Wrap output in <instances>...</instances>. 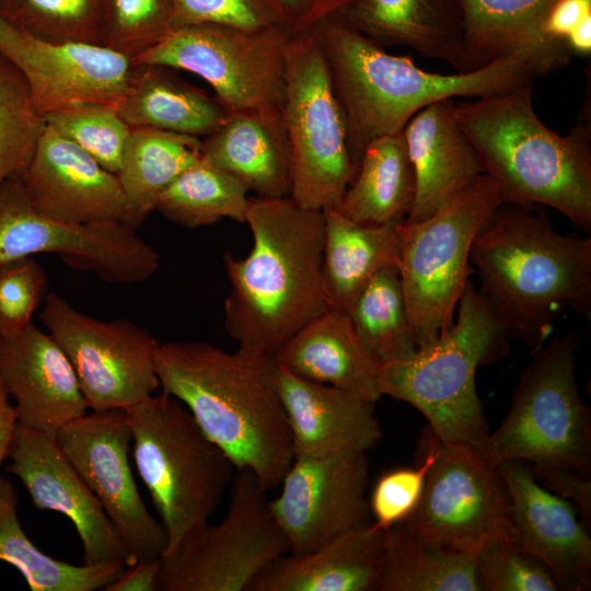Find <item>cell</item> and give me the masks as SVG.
I'll return each instance as SVG.
<instances>
[{
    "instance_id": "cell-17",
    "label": "cell",
    "mask_w": 591,
    "mask_h": 591,
    "mask_svg": "<svg viewBox=\"0 0 591 591\" xmlns=\"http://www.w3.org/2000/svg\"><path fill=\"white\" fill-rule=\"evenodd\" d=\"M55 438L136 561L160 558L167 537L142 500L130 468L127 410H92L63 426Z\"/></svg>"
},
{
    "instance_id": "cell-47",
    "label": "cell",
    "mask_w": 591,
    "mask_h": 591,
    "mask_svg": "<svg viewBox=\"0 0 591 591\" xmlns=\"http://www.w3.org/2000/svg\"><path fill=\"white\" fill-rule=\"evenodd\" d=\"M280 9L286 28L291 33L313 30L334 16L344 0H274Z\"/></svg>"
},
{
    "instance_id": "cell-25",
    "label": "cell",
    "mask_w": 591,
    "mask_h": 591,
    "mask_svg": "<svg viewBox=\"0 0 591 591\" xmlns=\"http://www.w3.org/2000/svg\"><path fill=\"white\" fill-rule=\"evenodd\" d=\"M334 16L381 47L412 48L457 73L478 69L464 44L460 0H344Z\"/></svg>"
},
{
    "instance_id": "cell-5",
    "label": "cell",
    "mask_w": 591,
    "mask_h": 591,
    "mask_svg": "<svg viewBox=\"0 0 591 591\" xmlns=\"http://www.w3.org/2000/svg\"><path fill=\"white\" fill-rule=\"evenodd\" d=\"M343 107L354 170L375 138L403 131L426 106L445 99H477L534 80L520 63L496 61L465 73L443 74L418 67L370 40L341 19L314 27Z\"/></svg>"
},
{
    "instance_id": "cell-39",
    "label": "cell",
    "mask_w": 591,
    "mask_h": 591,
    "mask_svg": "<svg viewBox=\"0 0 591 591\" xmlns=\"http://www.w3.org/2000/svg\"><path fill=\"white\" fill-rule=\"evenodd\" d=\"M44 128L22 74L0 54V185L24 171Z\"/></svg>"
},
{
    "instance_id": "cell-24",
    "label": "cell",
    "mask_w": 591,
    "mask_h": 591,
    "mask_svg": "<svg viewBox=\"0 0 591 591\" xmlns=\"http://www.w3.org/2000/svg\"><path fill=\"white\" fill-rule=\"evenodd\" d=\"M464 44L476 68L503 60L535 78L566 67L572 57L564 42L545 32L556 0H460Z\"/></svg>"
},
{
    "instance_id": "cell-13",
    "label": "cell",
    "mask_w": 591,
    "mask_h": 591,
    "mask_svg": "<svg viewBox=\"0 0 591 591\" xmlns=\"http://www.w3.org/2000/svg\"><path fill=\"white\" fill-rule=\"evenodd\" d=\"M402 522L429 543L468 555L517 540L498 466L474 447L438 439L419 502Z\"/></svg>"
},
{
    "instance_id": "cell-9",
    "label": "cell",
    "mask_w": 591,
    "mask_h": 591,
    "mask_svg": "<svg viewBox=\"0 0 591 591\" xmlns=\"http://www.w3.org/2000/svg\"><path fill=\"white\" fill-rule=\"evenodd\" d=\"M503 201L498 184L484 173L430 217L397 225L398 275L417 348L452 327L470 279L473 240Z\"/></svg>"
},
{
    "instance_id": "cell-36",
    "label": "cell",
    "mask_w": 591,
    "mask_h": 591,
    "mask_svg": "<svg viewBox=\"0 0 591 591\" xmlns=\"http://www.w3.org/2000/svg\"><path fill=\"white\" fill-rule=\"evenodd\" d=\"M248 192L235 176L200 158L161 193L154 210L188 229L223 218L245 222Z\"/></svg>"
},
{
    "instance_id": "cell-16",
    "label": "cell",
    "mask_w": 591,
    "mask_h": 591,
    "mask_svg": "<svg viewBox=\"0 0 591 591\" xmlns=\"http://www.w3.org/2000/svg\"><path fill=\"white\" fill-rule=\"evenodd\" d=\"M367 453L341 450L293 457L279 484V494L268 499L290 554L312 552L373 523L367 498Z\"/></svg>"
},
{
    "instance_id": "cell-19",
    "label": "cell",
    "mask_w": 591,
    "mask_h": 591,
    "mask_svg": "<svg viewBox=\"0 0 591 591\" xmlns=\"http://www.w3.org/2000/svg\"><path fill=\"white\" fill-rule=\"evenodd\" d=\"M7 467L26 488L33 505L67 517L76 528L84 564L136 559L123 542L102 505L59 448L55 436L16 422Z\"/></svg>"
},
{
    "instance_id": "cell-37",
    "label": "cell",
    "mask_w": 591,
    "mask_h": 591,
    "mask_svg": "<svg viewBox=\"0 0 591 591\" xmlns=\"http://www.w3.org/2000/svg\"><path fill=\"white\" fill-rule=\"evenodd\" d=\"M346 314L363 346L382 364L407 359L416 352L398 268L378 271Z\"/></svg>"
},
{
    "instance_id": "cell-10",
    "label": "cell",
    "mask_w": 591,
    "mask_h": 591,
    "mask_svg": "<svg viewBox=\"0 0 591 591\" xmlns=\"http://www.w3.org/2000/svg\"><path fill=\"white\" fill-rule=\"evenodd\" d=\"M281 117L291 154L290 197L305 209H336L355 170L345 114L314 28L291 34Z\"/></svg>"
},
{
    "instance_id": "cell-12",
    "label": "cell",
    "mask_w": 591,
    "mask_h": 591,
    "mask_svg": "<svg viewBox=\"0 0 591 591\" xmlns=\"http://www.w3.org/2000/svg\"><path fill=\"white\" fill-rule=\"evenodd\" d=\"M229 490L218 523H205L160 557L158 591H250L269 564L289 553L256 477L235 471Z\"/></svg>"
},
{
    "instance_id": "cell-26",
    "label": "cell",
    "mask_w": 591,
    "mask_h": 591,
    "mask_svg": "<svg viewBox=\"0 0 591 591\" xmlns=\"http://www.w3.org/2000/svg\"><path fill=\"white\" fill-rule=\"evenodd\" d=\"M453 99L434 102L403 129L416 177V195L406 222L421 221L485 173L480 158L454 116Z\"/></svg>"
},
{
    "instance_id": "cell-27",
    "label": "cell",
    "mask_w": 591,
    "mask_h": 591,
    "mask_svg": "<svg viewBox=\"0 0 591 591\" xmlns=\"http://www.w3.org/2000/svg\"><path fill=\"white\" fill-rule=\"evenodd\" d=\"M274 361L300 378L376 403L382 363L363 346L345 312L328 309L294 334Z\"/></svg>"
},
{
    "instance_id": "cell-22",
    "label": "cell",
    "mask_w": 591,
    "mask_h": 591,
    "mask_svg": "<svg viewBox=\"0 0 591 591\" xmlns=\"http://www.w3.org/2000/svg\"><path fill=\"white\" fill-rule=\"evenodd\" d=\"M0 381L15 401L18 424L33 430L56 436L89 409L68 356L33 323L0 336Z\"/></svg>"
},
{
    "instance_id": "cell-18",
    "label": "cell",
    "mask_w": 591,
    "mask_h": 591,
    "mask_svg": "<svg viewBox=\"0 0 591 591\" xmlns=\"http://www.w3.org/2000/svg\"><path fill=\"white\" fill-rule=\"evenodd\" d=\"M0 54L22 74L43 117L77 104L117 105L136 69L131 57L104 45L42 39L1 18Z\"/></svg>"
},
{
    "instance_id": "cell-7",
    "label": "cell",
    "mask_w": 591,
    "mask_h": 591,
    "mask_svg": "<svg viewBox=\"0 0 591 591\" xmlns=\"http://www.w3.org/2000/svg\"><path fill=\"white\" fill-rule=\"evenodd\" d=\"M126 410L138 474L166 533L164 556L210 521L235 467L178 399L153 394Z\"/></svg>"
},
{
    "instance_id": "cell-14",
    "label": "cell",
    "mask_w": 591,
    "mask_h": 591,
    "mask_svg": "<svg viewBox=\"0 0 591 591\" xmlns=\"http://www.w3.org/2000/svg\"><path fill=\"white\" fill-rule=\"evenodd\" d=\"M39 317L71 361L91 410L127 409L160 387V343L146 328L126 318H94L55 292L47 293Z\"/></svg>"
},
{
    "instance_id": "cell-31",
    "label": "cell",
    "mask_w": 591,
    "mask_h": 591,
    "mask_svg": "<svg viewBox=\"0 0 591 591\" xmlns=\"http://www.w3.org/2000/svg\"><path fill=\"white\" fill-rule=\"evenodd\" d=\"M130 127L207 136L229 116L216 97L170 74L165 67L136 65L129 88L117 104Z\"/></svg>"
},
{
    "instance_id": "cell-3",
    "label": "cell",
    "mask_w": 591,
    "mask_h": 591,
    "mask_svg": "<svg viewBox=\"0 0 591 591\" xmlns=\"http://www.w3.org/2000/svg\"><path fill=\"white\" fill-rule=\"evenodd\" d=\"M155 366L162 393L186 406L235 471L251 472L267 493L276 489L294 455L274 360L167 341L159 344Z\"/></svg>"
},
{
    "instance_id": "cell-23",
    "label": "cell",
    "mask_w": 591,
    "mask_h": 591,
    "mask_svg": "<svg viewBox=\"0 0 591 591\" xmlns=\"http://www.w3.org/2000/svg\"><path fill=\"white\" fill-rule=\"evenodd\" d=\"M273 378L294 456H321L341 450L368 452L380 442L382 431L374 403L294 375L275 361Z\"/></svg>"
},
{
    "instance_id": "cell-44",
    "label": "cell",
    "mask_w": 591,
    "mask_h": 591,
    "mask_svg": "<svg viewBox=\"0 0 591 591\" xmlns=\"http://www.w3.org/2000/svg\"><path fill=\"white\" fill-rule=\"evenodd\" d=\"M436 440L429 430L425 440V455L417 467L393 470L378 479L369 499L371 517L376 526L385 530L404 521L414 511L434 457Z\"/></svg>"
},
{
    "instance_id": "cell-1",
    "label": "cell",
    "mask_w": 591,
    "mask_h": 591,
    "mask_svg": "<svg viewBox=\"0 0 591 591\" xmlns=\"http://www.w3.org/2000/svg\"><path fill=\"white\" fill-rule=\"evenodd\" d=\"M253 247L223 254L231 283L224 327L237 350L274 360L304 325L327 311L323 283V211L290 196L250 199L245 217Z\"/></svg>"
},
{
    "instance_id": "cell-11",
    "label": "cell",
    "mask_w": 591,
    "mask_h": 591,
    "mask_svg": "<svg viewBox=\"0 0 591 591\" xmlns=\"http://www.w3.org/2000/svg\"><path fill=\"white\" fill-rule=\"evenodd\" d=\"M290 37L283 26L192 24L173 28L132 59L135 65L197 74L208 82L229 114L281 113Z\"/></svg>"
},
{
    "instance_id": "cell-8",
    "label": "cell",
    "mask_w": 591,
    "mask_h": 591,
    "mask_svg": "<svg viewBox=\"0 0 591 591\" xmlns=\"http://www.w3.org/2000/svg\"><path fill=\"white\" fill-rule=\"evenodd\" d=\"M581 337L567 333L535 349L520 372L509 409L490 432L493 462L520 461L534 475L591 477V417L576 378Z\"/></svg>"
},
{
    "instance_id": "cell-34",
    "label": "cell",
    "mask_w": 591,
    "mask_h": 591,
    "mask_svg": "<svg viewBox=\"0 0 591 591\" xmlns=\"http://www.w3.org/2000/svg\"><path fill=\"white\" fill-rule=\"evenodd\" d=\"M18 499L14 485L0 476V561L18 569L32 591L104 590L126 568L117 563L78 566L44 554L19 522Z\"/></svg>"
},
{
    "instance_id": "cell-20",
    "label": "cell",
    "mask_w": 591,
    "mask_h": 591,
    "mask_svg": "<svg viewBox=\"0 0 591 591\" xmlns=\"http://www.w3.org/2000/svg\"><path fill=\"white\" fill-rule=\"evenodd\" d=\"M35 208L71 224L124 223L138 228L117 174L45 124L19 175Z\"/></svg>"
},
{
    "instance_id": "cell-38",
    "label": "cell",
    "mask_w": 591,
    "mask_h": 591,
    "mask_svg": "<svg viewBox=\"0 0 591 591\" xmlns=\"http://www.w3.org/2000/svg\"><path fill=\"white\" fill-rule=\"evenodd\" d=\"M102 4L103 0H0V18L42 39L101 44Z\"/></svg>"
},
{
    "instance_id": "cell-21",
    "label": "cell",
    "mask_w": 591,
    "mask_h": 591,
    "mask_svg": "<svg viewBox=\"0 0 591 591\" xmlns=\"http://www.w3.org/2000/svg\"><path fill=\"white\" fill-rule=\"evenodd\" d=\"M517 540L551 572L559 591L591 589V532L573 505L552 493L520 461L498 464Z\"/></svg>"
},
{
    "instance_id": "cell-41",
    "label": "cell",
    "mask_w": 591,
    "mask_h": 591,
    "mask_svg": "<svg viewBox=\"0 0 591 591\" xmlns=\"http://www.w3.org/2000/svg\"><path fill=\"white\" fill-rule=\"evenodd\" d=\"M169 0H103L101 44L135 58L172 30Z\"/></svg>"
},
{
    "instance_id": "cell-32",
    "label": "cell",
    "mask_w": 591,
    "mask_h": 591,
    "mask_svg": "<svg viewBox=\"0 0 591 591\" xmlns=\"http://www.w3.org/2000/svg\"><path fill=\"white\" fill-rule=\"evenodd\" d=\"M415 195V172L402 131L364 147L336 210L358 223L397 225L406 220Z\"/></svg>"
},
{
    "instance_id": "cell-33",
    "label": "cell",
    "mask_w": 591,
    "mask_h": 591,
    "mask_svg": "<svg viewBox=\"0 0 591 591\" xmlns=\"http://www.w3.org/2000/svg\"><path fill=\"white\" fill-rule=\"evenodd\" d=\"M376 591H480L474 555L421 538L403 522L384 530Z\"/></svg>"
},
{
    "instance_id": "cell-28",
    "label": "cell",
    "mask_w": 591,
    "mask_h": 591,
    "mask_svg": "<svg viewBox=\"0 0 591 591\" xmlns=\"http://www.w3.org/2000/svg\"><path fill=\"white\" fill-rule=\"evenodd\" d=\"M384 530L374 523L269 564L250 591H376Z\"/></svg>"
},
{
    "instance_id": "cell-45",
    "label": "cell",
    "mask_w": 591,
    "mask_h": 591,
    "mask_svg": "<svg viewBox=\"0 0 591 591\" xmlns=\"http://www.w3.org/2000/svg\"><path fill=\"white\" fill-rule=\"evenodd\" d=\"M174 28L212 23L242 28L283 26L274 0H169Z\"/></svg>"
},
{
    "instance_id": "cell-6",
    "label": "cell",
    "mask_w": 591,
    "mask_h": 591,
    "mask_svg": "<svg viewBox=\"0 0 591 591\" xmlns=\"http://www.w3.org/2000/svg\"><path fill=\"white\" fill-rule=\"evenodd\" d=\"M457 305L456 321L433 343L382 364L381 392L414 406L441 442L474 447L493 462L475 376L507 355L509 336L471 279Z\"/></svg>"
},
{
    "instance_id": "cell-50",
    "label": "cell",
    "mask_w": 591,
    "mask_h": 591,
    "mask_svg": "<svg viewBox=\"0 0 591 591\" xmlns=\"http://www.w3.org/2000/svg\"><path fill=\"white\" fill-rule=\"evenodd\" d=\"M16 422L14 406L0 381V465L9 455Z\"/></svg>"
},
{
    "instance_id": "cell-35",
    "label": "cell",
    "mask_w": 591,
    "mask_h": 591,
    "mask_svg": "<svg viewBox=\"0 0 591 591\" xmlns=\"http://www.w3.org/2000/svg\"><path fill=\"white\" fill-rule=\"evenodd\" d=\"M200 158L198 137L131 127L117 176L141 222L154 210L161 193Z\"/></svg>"
},
{
    "instance_id": "cell-51",
    "label": "cell",
    "mask_w": 591,
    "mask_h": 591,
    "mask_svg": "<svg viewBox=\"0 0 591 591\" xmlns=\"http://www.w3.org/2000/svg\"><path fill=\"white\" fill-rule=\"evenodd\" d=\"M570 53L589 56L591 53V14L582 19L564 38Z\"/></svg>"
},
{
    "instance_id": "cell-30",
    "label": "cell",
    "mask_w": 591,
    "mask_h": 591,
    "mask_svg": "<svg viewBox=\"0 0 591 591\" xmlns=\"http://www.w3.org/2000/svg\"><path fill=\"white\" fill-rule=\"evenodd\" d=\"M323 283L328 308L347 312L381 269L399 265L397 225L355 222L333 208L323 210Z\"/></svg>"
},
{
    "instance_id": "cell-43",
    "label": "cell",
    "mask_w": 591,
    "mask_h": 591,
    "mask_svg": "<svg viewBox=\"0 0 591 591\" xmlns=\"http://www.w3.org/2000/svg\"><path fill=\"white\" fill-rule=\"evenodd\" d=\"M47 296V276L32 257L0 263V336L18 333L33 322Z\"/></svg>"
},
{
    "instance_id": "cell-4",
    "label": "cell",
    "mask_w": 591,
    "mask_h": 591,
    "mask_svg": "<svg viewBox=\"0 0 591 591\" xmlns=\"http://www.w3.org/2000/svg\"><path fill=\"white\" fill-rule=\"evenodd\" d=\"M533 86L530 80L498 94L455 102L454 116L505 201L551 207L589 233L591 125L580 123L567 135L549 129L534 109Z\"/></svg>"
},
{
    "instance_id": "cell-48",
    "label": "cell",
    "mask_w": 591,
    "mask_h": 591,
    "mask_svg": "<svg viewBox=\"0 0 591 591\" xmlns=\"http://www.w3.org/2000/svg\"><path fill=\"white\" fill-rule=\"evenodd\" d=\"M591 14V0H556L545 22V32L564 42L566 35L586 16Z\"/></svg>"
},
{
    "instance_id": "cell-15",
    "label": "cell",
    "mask_w": 591,
    "mask_h": 591,
    "mask_svg": "<svg viewBox=\"0 0 591 591\" xmlns=\"http://www.w3.org/2000/svg\"><path fill=\"white\" fill-rule=\"evenodd\" d=\"M58 254L111 283H141L159 268L157 251L124 223L71 224L38 211L19 176L0 185V263Z\"/></svg>"
},
{
    "instance_id": "cell-40",
    "label": "cell",
    "mask_w": 591,
    "mask_h": 591,
    "mask_svg": "<svg viewBox=\"0 0 591 591\" xmlns=\"http://www.w3.org/2000/svg\"><path fill=\"white\" fill-rule=\"evenodd\" d=\"M44 119L47 126L117 174L131 130L117 105L77 104L49 113Z\"/></svg>"
},
{
    "instance_id": "cell-49",
    "label": "cell",
    "mask_w": 591,
    "mask_h": 591,
    "mask_svg": "<svg viewBox=\"0 0 591 591\" xmlns=\"http://www.w3.org/2000/svg\"><path fill=\"white\" fill-rule=\"evenodd\" d=\"M160 558L140 560L124 569L103 591H158Z\"/></svg>"
},
{
    "instance_id": "cell-29",
    "label": "cell",
    "mask_w": 591,
    "mask_h": 591,
    "mask_svg": "<svg viewBox=\"0 0 591 591\" xmlns=\"http://www.w3.org/2000/svg\"><path fill=\"white\" fill-rule=\"evenodd\" d=\"M201 158L235 176L258 197L290 196L291 154L281 113L229 114L201 140Z\"/></svg>"
},
{
    "instance_id": "cell-42",
    "label": "cell",
    "mask_w": 591,
    "mask_h": 591,
    "mask_svg": "<svg viewBox=\"0 0 591 591\" xmlns=\"http://www.w3.org/2000/svg\"><path fill=\"white\" fill-rule=\"evenodd\" d=\"M480 591H559L548 569L512 541H494L475 555Z\"/></svg>"
},
{
    "instance_id": "cell-46",
    "label": "cell",
    "mask_w": 591,
    "mask_h": 591,
    "mask_svg": "<svg viewBox=\"0 0 591 591\" xmlns=\"http://www.w3.org/2000/svg\"><path fill=\"white\" fill-rule=\"evenodd\" d=\"M552 493L576 508L583 525L591 532V477L571 472H546L534 475Z\"/></svg>"
},
{
    "instance_id": "cell-2",
    "label": "cell",
    "mask_w": 591,
    "mask_h": 591,
    "mask_svg": "<svg viewBox=\"0 0 591 591\" xmlns=\"http://www.w3.org/2000/svg\"><path fill=\"white\" fill-rule=\"evenodd\" d=\"M534 207L500 204L476 233L470 260L509 338L536 349L567 308L591 320V236L557 232Z\"/></svg>"
}]
</instances>
